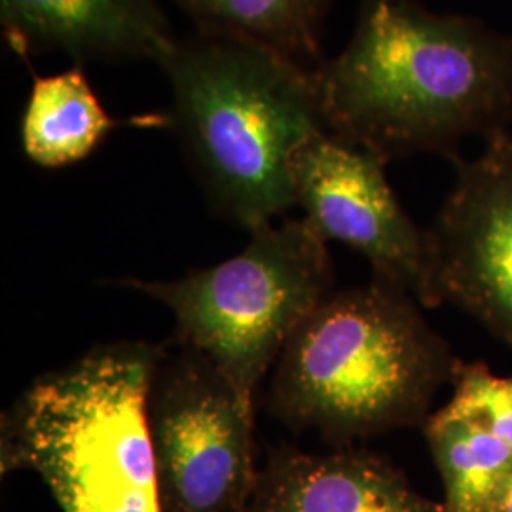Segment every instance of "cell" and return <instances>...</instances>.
Masks as SVG:
<instances>
[{
    "instance_id": "5",
    "label": "cell",
    "mask_w": 512,
    "mask_h": 512,
    "mask_svg": "<svg viewBox=\"0 0 512 512\" xmlns=\"http://www.w3.org/2000/svg\"><path fill=\"white\" fill-rule=\"evenodd\" d=\"M126 285L164 304L175 317V338L205 355L255 408L266 372L334 293V272L327 241L302 217L251 232L239 255L215 266Z\"/></svg>"
},
{
    "instance_id": "2",
    "label": "cell",
    "mask_w": 512,
    "mask_h": 512,
    "mask_svg": "<svg viewBox=\"0 0 512 512\" xmlns=\"http://www.w3.org/2000/svg\"><path fill=\"white\" fill-rule=\"evenodd\" d=\"M412 294L372 279L325 298L274 366L268 410L330 448L423 427L461 361Z\"/></svg>"
},
{
    "instance_id": "9",
    "label": "cell",
    "mask_w": 512,
    "mask_h": 512,
    "mask_svg": "<svg viewBox=\"0 0 512 512\" xmlns=\"http://www.w3.org/2000/svg\"><path fill=\"white\" fill-rule=\"evenodd\" d=\"M241 512H446L418 494L389 459L355 446L304 452L279 446L258 467Z\"/></svg>"
},
{
    "instance_id": "8",
    "label": "cell",
    "mask_w": 512,
    "mask_h": 512,
    "mask_svg": "<svg viewBox=\"0 0 512 512\" xmlns=\"http://www.w3.org/2000/svg\"><path fill=\"white\" fill-rule=\"evenodd\" d=\"M294 202L313 230L359 251L374 279L429 308L427 238L406 215L385 177V162L317 133L294 152Z\"/></svg>"
},
{
    "instance_id": "6",
    "label": "cell",
    "mask_w": 512,
    "mask_h": 512,
    "mask_svg": "<svg viewBox=\"0 0 512 512\" xmlns=\"http://www.w3.org/2000/svg\"><path fill=\"white\" fill-rule=\"evenodd\" d=\"M147 425L162 512H241L255 486V408L205 355L160 346Z\"/></svg>"
},
{
    "instance_id": "7",
    "label": "cell",
    "mask_w": 512,
    "mask_h": 512,
    "mask_svg": "<svg viewBox=\"0 0 512 512\" xmlns=\"http://www.w3.org/2000/svg\"><path fill=\"white\" fill-rule=\"evenodd\" d=\"M427 238L429 308L452 304L512 351V133L486 139Z\"/></svg>"
},
{
    "instance_id": "14",
    "label": "cell",
    "mask_w": 512,
    "mask_h": 512,
    "mask_svg": "<svg viewBox=\"0 0 512 512\" xmlns=\"http://www.w3.org/2000/svg\"><path fill=\"white\" fill-rule=\"evenodd\" d=\"M448 403L484 423L512 448V376L494 374L486 363H459Z\"/></svg>"
},
{
    "instance_id": "10",
    "label": "cell",
    "mask_w": 512,
    "mask_h": 512,
    "mask_svg": "<svg viewBox=\"0 0 512 512\" xmlns=\"http://www.w3.org/2000/svg\"><path fill=\"white\" fill-rule=\"evenodd\" d=\"M6 42L29 52L63 50L78 61H156L177 38L158 0H0Z\"/></svg>"
},
{
    "instance_id": "4",
    "label": "cell",
    "mask_w": 512,
    "mask_h": 512,
    "mask_svg": "<svg viewBox=\"0 0 512 512\" xmlns=\"http://www.w3.org/2000/svg\"><path fill=\"white\" fill-rule=\"evenodd\" d=\"M158 351L103 344L40 376L2 414V475L35 473L61 512H162L147 425Z\"/></svg>"
},
{
    "instance_id": "12",
    "label": "cell",
    "mask_w": 512,
    "mask_h": 512,
    "mask_svg": "<svg viewBox=\"0 0 512 512\" xmlns=\"http://www.w3.org/2000/svg\"><path fill=\"white\" fill-rule=\"evenodd\" d=\"M421 429L444 486V511H494L512 475L511 446L452 403L433 412Z\"/></svg>"
},
{
    "instance_id": "1",
    "label": "cell",
    "mask_w": 512,
    "mask_h": 512,
    "mask_svg": "<svg viewBox=\"0 0 512 512\" xmlns=\"http://www.w3.org/2000/svg\"><path fill=\"white\" fill-rule=\"evenodd\" d=\"M325 129L385 164L452 154L512 124V37L416 0H363L348 48L317 69Z\"/></svg>"
},
{
    "instance_id": "13",
    "label": "cell",
    "mask_w": 512,
    "mask_h": 512,
    "mask_svg": "<svg viewBox=\"0 0 512 512\" xmlns=\"http://www.w3.org/2000/svg\"><path fill=\"white\" fill-rule=\"evenodd\" d=\"M196 29L245 38L317 71L330 0H173Z\"/></svg>"
},
{
    "instance_id": "15",
    "label": "cell",
    "mask_w": 512,
    "mask_h": 512,
    "mask_svg": "<svg viewBox=\"0 0 512 512\" xmlns=\"http://www.w3.org/2000/svg\"><path fill=\"white\" fill-rule=\"evenodd\" d=\"M492 512H512V475L505 486V490L499 495Z\"/></svg>"
},
{
    "instance_id": "3",
    "label": "cell",
    "mask_w": 512,
    "mask_h": 512,
    "mask_svg": "<svg viewBox=\"0 0 512 512\" xmlns=\"http://www.w3.org/2000/svg\"><path fill=\"white\" fill-rule=\"evenodd\" d=\"M162 69L173 93L167 120L220 215L256 232L293 209L294 152L327 133L317 71L200 29Z\"/></svg>"
},
{
    "instance_id": "11",
    "label": "cell",
    "mask_w": 512,
    "mask_h": 512,
    "mask_svg": "<svg viewBox=\"0 0 512 512\" xmlns=\"http://www.w3.org/2000/svg\"><path fill=\"white\" fill-rule=\"evenodd\" d=\"M116 120L103 109L82 65L52 76H33L21 118L25 156L44 169L78 164L93 154Z\"/></svg>"
}]
</instances>
